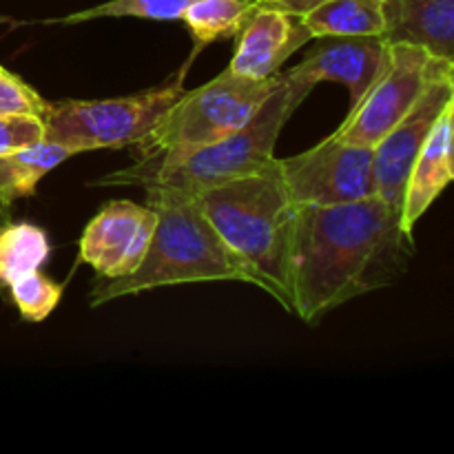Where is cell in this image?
Returning a JSON list of instances; mask_svg holds the SVG:
<instances>
[{
  "label": "cell",
  "instance_id": "obj_1",
  "mask_svg": "<svg viewBox=\"0 0 454 454\" xmlns=\"http://www.w3.org/2000/svg\"><path fill=\"white\" fill-rule=\"evenodd\" d=\"M412 233L402 208L380 195L333 207H297L291 233L293 313L315 324L337 306L393 284L406 270Z\"/></svg>",
  "mask_w": 454,
  "mask_h": 454
},
{
  "label": "cell",
  "instance_id": "obj_2",
  "mask_svg": "<svg viewBox=\"0 0 454 454\" xmlns=\"http://www.w3.org/2000/svg\"><path fill=\"white\" fill-rule=\"evenodd\" d=\"M222 242L248 273V284L264 288L293 313L291 233L295 204L279 173L278 158L269 168L195 195Z\"/></svg>",
  "mask_w": 454,
  "mask_h": 454
},
{
  "label": "cell",
  "instance_id": "obj_3",
  "mask_svg": "<svg viewBox=\"0 0 454 454\" xmlns=\"http://www.w3.org/2000/svg\"><path fill=\"white\" fill-rule=\"evenodd\" d=\"M146 204L158 224L145 260L127 278L98 279L91 306L177 284L248 282L247 269L215 233L195 195L146 186Z\"/></svg>",
  "mask_w": 454,
  "mask_h": 454
},
{
  "label": "cell",
  "instance_id": "obj_4",
  "mask_svg": "<svg viewBox=\"0 0 454 454\" xmlns=\"http://www.w3.org/2000/svg\"><path fill=\"white\" fill-rule=\"evenodd\" d=\"M278 82L279 74L266 80H251L226 69L211 82L184 91L160 122L137 142L136 162L122 171L100 177L93 184L124 186L133 176L184 158L231 136L257 114Z\"/></svg>",
  "mask_w": 454,
  "mask_h": 454
},
{
  "label": "cell",
  "instance_id": "obj_5",
  "mask_svg": "<svg viewBox=\"0 0 454 454\" xmlns=\"http://www.w3.org/2000/svg\"><path fill=\"white\" fill-rule=\"evenodd\" d=\"M313 89L309 82L293 78L288 71H279L278 87L242 129L184 158L133 176L124 186H164L186 195H198L224 182L264 171L278 158L275 145L284 124Z\"/></svg>",
  "mask_w": 454,
  "mask_h": 454
},
{
  "label": "cell",
  "instance_id": "obj_6",
  "mask_svg": "<svg viewBox=\"0 0 454 454\" xmlns=\"http://www.w3.org/2000/svg\"><path fill=\"white\" fill-rule=\"evenodd\" d=\"M182 93L184 87L180 75L164 87L136 96L49 102L44 140L71 146L75 153L137 145Z\"/></svg>",
  "mask_w": 454,
  "mask_h": 454
},
{
  "label": "cell",
  "instance_id": "obj_7",
  "mask_svg": "<svg viewBox=\"0 0 454 454\" xmlns=\"http://www.w3.org/2000/svg\"><path fill=\"white\" fill-rule=\"evenodd\" d=\"M278 167L295 207H333L377 195L372 146L337 133L304 153L278 158Z\"/></svg>",
  "mask_w": 454,
  "mask_h": 454
},
{
  "label": "cell",
  "instance_id": "obj_8",
  "mask_svg": "<svg viewBox=\"0 0 454 454\" xmlns=\"http://www.w3.org/2000/svg\"><path fill=\"white\" fill-rule=\"evenodd\" d=\"M439 67L442 62L433 60L424 49L390 43V56L384 71L364 93L362 100L350 106L348 115L335 133L344 140L375 146L415 106Z\"/></svg>",
  "mask_w": 454,
  "mask_h": 454
},
{
  "label": "cell",
  "instance_id": "obj_9",
  "mask_svg": "<svg viewBox=\"0 0 454 454\" xmlns=\"http://www.w3.org/2000/svg\"><path fill=\"white\" fill-rule=\"evenodd\" d=\"M452 100L454 84L450 69L442 65L426 84L415 106L390 129L384 140L372 146L377 195L393 207L402 208L412 164Z\"/></svg>",
  "mask_w": 454,
  "mask_h": 454
},
{
  "label": "cell",
  "instance_id": "obj_10",
  "mask_svg": "<svg viewBox=\"0 0 454 454\" xmlns=\"http://www.w3.org/2000/svg\"><path fill=\"white\" fill-rule=\"evenodd\" d=\"M155 224L158 215L149 204L109 202L84 229L80 260L96 270L98 279L127 278L145 260Z\"/></svg>",
  "mask_w": 454,
  "mask_h": 454
},
{
  "label": "cell",
  "instance_id": "obj_11",
  "mask_svg": "<svg viewBox=\"0 0 454 454\" xmlns=\"http://www.w3.org/2000/svg\"><path fill=\"white\" fill-rule=\"evenodd\" d=\"M315 40H319L317 47L288 74L310 87L319 82L344 84L353 105H357L384 71L390 43L384 35H326Z\"/></svg>",
  "mask_w": 454,
  "mask_h": 454
},
{
  "label": "cell",
  "instance_id": "obj_12",
  "mask_svg": "<svg viewBox=\"0 0 454 454\" xmlns=\"http://www.w3.org/2000/svg\"><path fill=\"white\" fill-rule=\"evenodd\" d=\"M235 38L238 44L229 69L244 78L266 80L278 75L284 62L313 35L300 16L270 4H255Z\"/></svg>",
  "mask_w": 454,
  "mask_h": 454
},
{
  "label": "cell",
  "instance_id": "obj_13",
  "mask_svg": "<svg viewBox=\"0 0 454 454\" xmlns=\"http://www.w3.org/2000/svg\"><path fill=\"white\" fill-rule=\"evenodd\" d=\"M388 43L419 47L454 69V0H386Z\"/></svg>",
  "mask_w": 454,
  "mask_h": 454
},
{
  "label": "cell",
  "instance_id": "obj_14",
  "mask_svg": "<svg viewBox=\"0 0 454 454\" xmlns=\"http://www.w3.org/2000/svg\"><path fill=\"white\" fill-rule=\"evenodd\" d=\"M450 109V106H448ZM452 182L450 171V151H448V111L442 115L437 127L430 133L428 142L421 153L417 155L415 164L408 176L406 193L402 204L403 229L412 233V226L421 220L426 211L433 207L434 200L443 193Z\"/></svg>",
  "mask_w": 454,
  "mask_h": 454
},
{
  "label": "cell",
  "instance_id": "obj_15",
  "mask_svg": "<svg viewBox=\"0 0 454 454\" xmlns=\"http://www.w3.org/2000/svg\"><path fill=\"white\" fill-rule=\"evenodd\" d=\"M301 20L313 38L384 35L386 0H326Z\"/></svg>",
  "mask_w": 454,
  "mask_h": 454
},
{
  "label": "cell",
  "instance_id": "obj_16",
  "mask_svg": "<svg viewBox=\"0 0 454 454\" xmlns=\"http://www.w3.org/2000/svg\"><path fill=\"white\" fill-rule=\"evenodd\" d=\"M49 239L43 229L34 224H7L0 226V284L9 286L13 279L38 270L47 262Z\"/></svg>",
  "mask_w": 454,
  "mask_h": 454
},
{
  "label": "cell",
  "instance_id": "obj_17",
  "mask_svg": "<svg viewBox=\"0 0 454 454\" xmlns=\"http://www.w3.org/2000/svg\"><path fill=\"white\" fill-rule=\"evenodd\" d=\"M255 4L248 0H195L182 20L193 35L195 47L215 43L220 38H235Z\"/></svg>",
  "mask_w": 454,
  "mask_h": 454
},
{
  "label": "cell",
  "instance_id": "obj_18",
  "mask_svg": "<svg viewBox=\"0 0 454 454\" xmlns=\"http://www.w3.org/2000/svg\"><path fill=\"white\" fill-rule=\"evenodd\" d=\"M75 153L71 146L58 145L51 140H40L38 145H31L18 153L3 155L4 167L9 173V195L12 200L31 195L38 186V182L47 176L49 171L62 164L65 160L74 158Z\"/></svg>",
  "mask_w": 454,
  "mask_h": 454
},
{
  "label": "cell",
  "instance_id": "obj_19",
  "mask_svg": "<svg viewBox=\"0 0 454 454\" xmlns=\"http://www.w3.org/2000/svg\"><path fill=\"white\" fill-rule=\"evenodd\" d=\"M195 0H109L82 12L58 18V25H78L96 18H146V20H182Z\"/></svg>",
  "mask_w": 454,
  "mask_h": 454
},
{
  "label": "cell",
  "instance_id": "obj_20",
  "mask_svg": "<svg viewBox=\"0 0 454 454\" xmlns=\"http://www.w3.org/2000/svg\"><path fill=\"white\" fill-rule=\"evenodd\" d=\"M9 291H12V300L16 309L20 310L22 319H27V322H43L60 304L65 284H58L49 279L47 275L31 270V273L13 279L9 284Z\"/></svg>",
  "mask_w": 454,
  "mask_h": 454
},
{
  "label": "cell",
  "instance_id": "obj_21",
  "mask_svg": "<svg viewBox=\"0 0 454 454\" xmlns=\"http://www.w3.org/2000/svg\"><path fill=\"white\" fill-rule=\"evenodd\" d=\"M49 102L40 98L27 82H22L18 75L9 74L4 67H0V115L27 114L44 118Z\"/></svg>",
  "mask_w": 454,
  "mask_h": 454
},
{
  "label": "cell",
  "instance_id": "obj_22",
  "mask_svg": "<svg viewBox=\"0 0 454 454\" xmlns=\"http://www.w3.org/2000/svg\"><path fill=\"white\" fill-rule=\"evenodd\" d=\"M40 140H44V118L27 114L0 115V158L38 145Z\"/></svg>",
  "mask_w": 454,
  "mask_h": 454
},
{
  "label": "cell",
  "instance_id": "obj_23",
  "mask_svg": "<svg viewBox=\"0 0 454 454\" xmlns=\"http://www.w3.org/2000/svg\"><path fill=\"white\" fill-rule=\"evenodd\" d=\"M324 3H326V0H260L257 4H270V7H278L282 9V12H288L293 13V16L301 18Z\"/></svg>",
  "mask_w": 454,
  "mask_h": 454
},
{
  "label": "cell",
  "instance_id": "obj_24",
  "mask_svg": "<svg viewBox=\"0 0 454 454\" xmlns=\"http://www.w3.org/2000/svg\"><path fill=\"white\" fill-rule=\"evenodd\" d=\"M448 151H450V171L454 182V100L450 102V109H448Z\"/></svg>",
  "mask_w": 454,
  "mask_h": 454
},
{
  "label": "cell",
  "instance_id": "obj_25",
  "mask_svg": "<svg viewBox=\"0 0 454 454\" xmlns=\"http://www.w3.org/2000/svg\"><path fill=\"white\" fill-rule=\"evenodd\" d=\"M9 207H12V202L4 198H0V226L7 224L9 222Z\"/></svg>",
  "mask_w": 454,
  "mask_h": 454
},
{
  "label": "cell",
  "instance_id": "obj_26",
  "mask_svg": "<svg viewBox=\"0 0 454 454\" xmlns=\"http://www.w3.org/2000/svg\"><path fill=\"white\" fill-rule=\"evenodd\" d=\"M450 80H452V84H454V69L450 71Z\"/></svg>",
  "mask_w": 454,
  "mask_h": 454
},
{
  "label": "cell",
  "instance_id": "obj_27",
  "mask_svg": "<svg viewBox=\"0 0 454 454\" xmlns=\"http://www.w3.org/2000/svg\"><path fill=\"white\" fill-rule=\"evenodd\" d=\"M248 3H253V4H257V3H260V0H248Z\"/></svg>",
  "mask_w": 454,
  "mask_h": 454
}]
</instances>
